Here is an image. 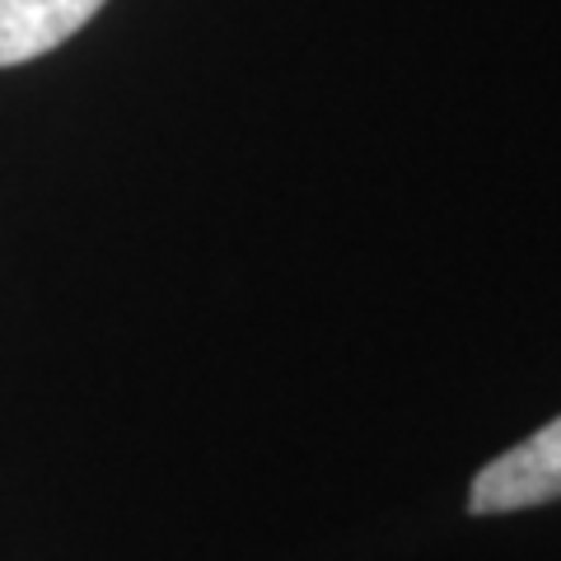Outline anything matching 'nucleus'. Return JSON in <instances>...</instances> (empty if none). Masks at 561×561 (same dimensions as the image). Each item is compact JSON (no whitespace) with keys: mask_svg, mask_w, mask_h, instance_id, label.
I'll list each match as a JSON object with an SVG mask.
<instances>
[{"mask_svg":"<svg viewBox=\"0 0 561 561\" xmlns=\"http://www.w3.org/2000/svg\"><path fill=\"white\" fill-rule=\"evenodd\" d=\"M548 501H561V416L534 431L529 440H519L515 449L496 454L468 491L472 515H511Z\"/></svg>","mask_w":561,"mask_h":561,"instance_id":"obj_1","label":"nucleus"},{"mask_svg":"<svg viewBox=\"0 0 561 561\" xmlns=\"http://www.w3.org/2000/svg\"><path fill=\"white\" fill-rule=\"evenodd\" d=\"M108 0H0V66H24L94 20Z\"/></svg>","mask_w":561,"mask_h":561,"instance_id":"obj_2","label":"nucleus"}]
</instances>
